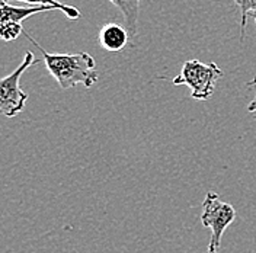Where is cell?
<instances>
[{
  "label": "cell",
  "mask_w": 256,
  "mask_h": 253,
  "mask_svg": "<svg viewBox=\"0 0 256 253\" xmlns=\"http://www.w3.org/2000/svg\"><path fill=\"white\" fill-rule=\"evenodd\" d=\"M48 10H57L54 6L47 4H36V6H14L9 4L6 0H0V24L3 22H16L22 24L25 19L31 16L48 12Z\"/></svg>",
  "instance_id": "5"
},
{
  "label": "cell",
  "mask_w": 256,
  "mask_h": 253,
  "mask_svg": "<svg viewBox=\"0 0 256 253\" xmlns=\"http://www.w3.org/2000/svg\"><path fill=\"white\" fill-rule=\"evenodd\" d=\"M246 86H248L249 90L254 92V99H252V102L248 105V112H250V114L254 115V118L256 120V78H254V79L250 80Z\"/></svg>",
  "instance_id": "11"
},
{
  "label": "cell",
  "mask_w": 256,
  "mask_h": 253,
  "mask_svg": "<svg viewBox=\"0 0 256 253\" xmlns=\"http://www.w3.org/2000/svg\"><path fill=\"white\" fill-rule=\"evenodd\" d=\"M22 24H16V22H3L0 24V40L2 41H15L18 36H20L24 34Z\"/></svg>",
  "instance_id": "10"
},
{
  "label": "cell",
  "mask_w": 256,
  "mask_h": 253,
  "mask_svg": "<svg viewBox=\"0 0 256 253\" xmlns=\"http://www.w3.org/2000/svg\"><path fill=\"white\" fill-rule=\"evenodd\" d=\"M6 2H22V3H26V4H32V6H36V4L54 6L57 10H62L68 19H79L80 18L79 9H76L74 6H70V4H64L58 0H6Z\"/></svg>",
  "instance_id": "9"
},
{
  "label": "cell",
  "mask_w": 256,
  "mask_h": 253,
  "mask_svg": "<svg viewBox=\"0 0 256 253\" xmlns=\"http://www.w3.org/2000/svg\"><path fill=\"white\" fill-rule=\"evenodd\" d=\"M240 10V40H244L248 18H254L256 25V0H233Z\"/></svg>",
  "instance_id": "8"
},
{
  "label": "cell",
  "mask_w": 256,
  "mask_h": 253,
  "mask_svg": "<svg viewBox=\"0 0 256 253\" xmlns=\"http://www.w3.org/2000/svg\"><path fill=\"white\" fill-rule=\"evenodd\" d=\"M24 35L41 51L47 70L57 80L62 89H70L78 84L92 88L98 82L96 62L89 52L80 51L76 54H50L30 34L24 32Z\"/></svg>",
  "instance_id": "1"
},
{
  "label": "cell",
  "mask_w": 256,
  "mask_h": 253,
  "mask_svg": "<svg viewBox=\"0 0 256 253\" xmlns=\"http://www.w3.org/2000/svg\"><path fill=\"white\" fill-rule=\"evenodd\" d=\"M130 34L127 28L118 24H106L99 32V42L106 51L118 52L127 46Z\"/></svg>",
  "instance_id": "6"
},
{
  "label": "cell",
  "mask_w": 256,
  "mask_h": 253,
  "mask_svg": "<svg viewBox=\"0 0 256 253\" xmlns=\"http://www.w3.org/2000/svg\"><path fill=\"white\" fill-rule=\"evenodd\" d=\"M38 63L31 51L25 52L22 63L16 67L15 72L0 79V114L14 118L19 112L24 111L25 104L28 100V94L20 89V78L32 64Z\"/></svg>",
  "instance_id": "4"
},
{
  "label": "cell",
  "mask_w": 256,
  "mask_h": 253,
  "mask_svg": "<svg viewBox=\"0 0 256 253\" xmlns=\"http://www.w3.org/2000/svg\"><path fill=\"white\" fill-rule=\"evenodd\" d=\"M223 76L222 68L216 63H201L200 60H190L182 66L180 73L172 80L175 86L191 88V98L196 100H208L214 90L217 80Z\"/></svg>",
  "instance_id": "2"
},
{
  "label": "cell",
  "mask_w": 256,
  "mask_h": 253,
  "mask_svg": "<svg viewBox=\"0 0 256 253\" xmlns=\"http://www.w3.org/2000/svg\"><path fill=\"white\" fill-rule=\"evenodd\" d=\"M112 4L122 14L126 28H127L130 36L137 35V22H138V12H140V4L143 0H110Z\"/></svg>",
  "instance_id": "7"
},
{
  "label": "cell",
  "mask_w": 256,
  "mask_h": 253,
  "mask_svg": "<svg viewBox=\"0 0 256 253\" xmlns=\"http://www.w3.org/2000/svg\"><path fill=\"white\" fill-rule=\"evenodd\" d=\"M236 210L228 202H224L218 194L210 190L202 204L201 224L211 230L208 243V253H218L222 248V238L226 228L234 222Z\"/></svg>",
  "instance_id": "3"
}]
</instances>
